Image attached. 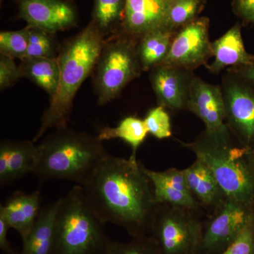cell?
I'll use <instances>...</instances> for the list:
<instances>
[{"label": "cell", "mask_w": 254, "mask_h": 254, "mask_svg": "<svg viewBox=\"0 0 254 254\" xmlns=\"http://www.w3.org/2000/svg\"><path fill=\"white\" fill-rule=\"evenodd\" d=\"M10 228L11 227L4 218L0 215V249L5 254H18L12 248L8 239V232Z\"/></svg>", "instance_id": "obj_33"}, {"label": "cell", "mask_w": 254, "mask_h": 254, "mask_svg": "<svg viewBox=\"0 0 254 254\" xmlns=\"http://www.w3.org/2000/svg\"><path fill=\"white\" fill-rule=\"evenodd\" d=\"M254 216V209L225 198L203 227L198 254H222Z\"/></svg>", "instance_id": "obj_9"}, {"label": "cell", "mask_w": 254, "mask_h": 254, "mask_svg": "<svg viewBox=\"0 0 254 254\" xmlns=\"http://www.w3.org/2000/svg\"><path fill=\"white\" fill-rule=\"evenodd\" d=\"M60 198L41 208L36 222L23 240L20 254H52Z\"/></svg>", "instance_id": "obj_20"}, {"label": "cell", "mask_w": 254, "mask_h": 254, "mask_svg": "<svg viewBox=\"0 0 254 254\" xmlns=\"http://www.w3.org/2000/svg\"><path fill=\"white\" fill-rule=\"evenodd\" d=\"M187 110L203 122L205 131L217 132L226 128V113L221 87L195 76L190 86Z\"/></svg>", "instance_id": "obj_13"}, {"label": "cell", "mask_w": 254, "mask_h": 254, "mask_svg": "<svg viewBox=\"0 0 254 254\" xmlns=\"http://www.w3.org/2000/svg\"><path fill=\"white\" fill-rule=\"evenodd\" d=\"M177 32L167 27L159 28L148 32L138 39L137 52L143 71H150L163 63Z\"/></svg>", "instance_id": "obj_21"}, {"label": "cell", "mask_w": 254, "mask_h": 254, "mask_svg": "<svg viewBox=\"0 0 254 254\" xmlns=\"http://www.w3.org/2000/svg\"><path fill=\"white\" fill-rule=\"evenodd\" d=\"M194 71L160 64L150 71L149 80L159 106L173 112L187 110Z\"/></svg>", "instance_id": "obj_11"}, {"label": "cell", "mask_w": 254, "mask_h": 254, "mask_svg": "<svg viewBox=\"0 0 254 254\" xmlns=\"http://www.w3.org/2000/svg\"><path fill=\"white\" fill-rule=\"evenodd\" d=\"M148 132L144 121L136 117H127L116 127H104L100 130L98 138L102 142L120 138L132 148L131 157H136V151L145 141Z\"/></svg>", "instance_id": "obj_23"}, {"label": "cell", "mask_w": 254, "mask_h": 254, "mask_svg": "<svg viewBox=\"0 0 254 254\" xmlns=\"http://www.w3.org/2000/svg\"><path fill=\"white\" fill-rule=\"evenodd\" d=\"M222 254H254V216Z\"/></svg>", "instance_id": "obj_30"}, {"label": "cell", "mask_w": 254, "mask_h": 254, "mask_svg": "<svg viewBox=\"0 0 254 254\" xmlns=\"http://www.w3.org/2000/svg\"><path fill=\"white\" fill-rule=\"evenodd\" d=\"M187 185L198 204L215 211L226 197L210 169L199 158L185 169Z\"/></svg>", "instance_id": "obj_19"}, {"label": "cell", "mask_w": 254, "mask_h": 254, "mask_svg": "<svg viewBox=\"0 0 254 254\" xmlns=\"http://www.w3.org/2000/svg\"><path fill=\"white\" fill-rule=\"evenodd\" d=\"M143 169L153 185L157 204L198 211L200 205L190 192L183 170L170 168L158 172L145 167Z\"/></svg>", "instance_id": "obj_15"}, {"label": "cell", "mask_w": 254, "mask_h": 254, "mask_svg": "<svg viewBox=\"0 0 254 254\" xmlns=\"http://www.w3.org/2000/svg\"><path fill=\"white\" fill-rule=\"evenodd\" d=\"M190 209L158 205L151 236L162 254H198L204 224Z\"/></svg>", "instance_id": "obj_7"}, {"label": "cell", "mask_w": 254, "mask_h": 254, "mask_svg": "<svg viewBox=\"0 0 254 254\" xmlns=\"http://www.w3.org/2000/svg\"><path fill=\"white\" fill-rule=\"evenodd\" d=\"M227 70L235 71L254 83V59L250 64L238 67L229 68Z\"/></svg>", "instance_id": "obj_34"}, {"label": "cell", "mask_w": 254, "mask_h": 254, "mask_svg": "<svg viewBox=\"0 0 254 254\" xmlns=\"http://www.w3.org/2000/svg\"><path fill=\"white\" fill-rule=\"evenodd\" d=\"M143 168L136 157L108 154L81 186L105 223L123 227L133 237L149 236L158 206Z\"/></svg>", "instance_id": "obj_1"}, {"label": "cell", "mask_w": 254, "mask_h": 254, "mask_svg": "<svg viewBox=\"0 0 254 254\" xmlns=\"http://www.w3.org/2000/svg\"><path fill=\"white\" fill-rule=\"evenodd\" d=\"M138 40L117 33L107 40L95 66L94 88L98 104H108L141 76Z\"/></svg>", "instance_id": "obj_6"}, {"label": "cell", "mask_w": 254, "mask_h": 254, "mask_svg": "<svg viewBox=\"0 0 254 254\" xmlns=\"http://www.w3.org/2000/svg\"><path fill=\"white\" fill-rule=\"evenodd\" d=\"M19 17L28 27L39 28L55 34L76 26L77 11L71 1L65 0H18Z\"/></svg>", "instance_id": "obj_12"}, {"label": "cell", "mask_w": 254, "mask_h": 254, "mask_svg": "<svg viewBox=\"0 0 254 254\" xmlns=\"http://www.w3.org/2000/svg\"><path fill=\"white\" fill-rule=\"evenodd\" d=\"M22 78L19 66L15 63L14 59L1 55L0 58V89L13 86L18 80Z\"/></svg>", "instance_id": "obj_31"}, {"label": "cell", "mask_w": 254, "mask_h": 254, "mask_svg": "<svg viewBox=\"0 0 254 254\" xmlns=\"http://www.w3.org/2000/svg\"><path fill=\"white\" fill-rule=\"evenodd\" d=\"M22 78H27L53 98L59 86L60 69L58 57L53 58H27L21 60Z\"/></svg>", "instance_id": "obj_22"}, {"label": "cell", "mask_w": 254, "mask_h": 254, "mask_svg": "<svg viewBox=\"0 0 254 254\" xmlns=\"http://www.w3.org/2000/svg\"><path fill=\"white\" fill-rule=\"evenodd\" d=\"M105 225L76 185L60 198L52 254H105L111 241Z\"/></svg>", "instance_id": "obj_5"}, {"label": "cell", "mask_w": 254, "mask_h": 254, "mask_svg": "<svg viewBox=\"0 0 254 254\" xmlns=\"http://www.w3.org/2000/svg\"><path fill=\"white\" fill-rule=\"evenodd\" d=\"M182 144L208 165L227 198L254 209V150L241 144L228 127L204 130Z\"/></svg>", "instance_id": "obj_3"}, {"label": "cell", "mask_w": 254, "mask_h": 254, "mask_svg": "<svg viewBox=\"0 0 254 254\" xmlns=\"http://www.w3.org/2000/svg\"><path fill=\"white\" fill-rule=\"evenodd\" d=\"M105 254H162L151 236L133 237L129 242H112Z\"/></svg>", "instance_id": "obj_28"}, {"label": "cell", "mask_w": 254, "mask_h": 254, "mask_svg": "<svg viewBox=\"0 0 254 254\" xmlns=\"http://www.w3.org/2000/svg\"><path fill=\"white\" fill-rule=\"evenodd\" d=\"M147 131L158 139H165L172 136V126L170 115L163 107L152 108L143 119Z\"/></svg>", "instance_id": "obj_29"}, {"label": "cell", "mask_w": 254, "mask_h": 254, "mask_svg": "<svg viewBox=\"0 0 254 254\" xmlns=\"http://www.w3.org/2000/svg\"><path fill=\"white\" fill-rule=\"evenodd\" d=\"M28 28L29 36L27 51L23 59L57 58L58 55L54 34L39 28Z\"/></svg>", "instance_id": "obj_26"}, {"label": "cell", "mask_w": 254, "mask_h": 254, "mask_svg": "<svg viewBox=\"0 0 254 254\" xmlns=\"http://www.w3.org/2000/svg\"><path fill=\"white\" fill-rule=\"evenodd\" d=\"M29 28L20 31H1L0 33L1 55L22 60L27 51Z\"/></svg>", "instance_id": "obj_27"}, {"label": "cell", "mask_w": 254, "mask_h": 254, "mask_svg": "<svg viewBox=\"0 0 254 254\" xmlns=\"http://www.w3.org/2000/svg\"><path fill=\"white\" fill-rule=\"evenodd\" d=\"M93 21L62 46L58 55L60 76L58 91L43 114L41 127L33 141L52 128L67 127L75 95L95 69L107 40Z\"/></svg>", "instance_id": "obj_2"}, {"label": "cell", "mask_w": 254, "mask_h": 254, "mask_svg": "<svg viewBox=\"0 0 254 254\" xmlns=\"http://www.w3.org/2000/svg\"><path fill=\"white\" fill-rule=\"evenodd\" d=\"M37 145L33 174L41 182L67 180L83 186L109 154L98 136L68 127L56 128Z\"/></svg>", "instance_id": "obj_4"}, {"label": "cell", "mask_w": 254, "mask_h": 254, "mask_svg": "<svg viewBox=\"0 0 254 254\" xmlns=\"http://www.w3.org/2000/svg\"><path fill=\"white\" fill-rule=\"evenodd\" d=\"M242 23H237L220 38L211 43L213 63L205 66L213 74H218L225 68L250 64L254 59L246 50L242 38Z\"/></svg>", "instance_id": "obj_17"}, {"label": "cell", "mask_w": 254, "mask_h": 254, "mask_svg": "<svg viewBox=\"0 0 254 254\" xmlns=\"http://www.w3.org/2000/svg\"><path fill=\"white\" fill-rule=\"evenodd\" d=\"M232 9L242 24L254 26V0H233Z\"/></svg>", "instance_id": "obj_32"}, {"label": "cell", "mask_w": 254, "mask_h": 254, "mask_svg": "<svg viewBox=\"0 0 254 254\" xmlns=\"http://www.w3.org/2000/svg\"><path fill=\"white\" fill-rule=\"evenodd\" d=\"M205 3V0H173L169 8L165 26L173 31H178L199 17Z\"/></svg>", "instance_id": "obj_25"}, {"label": "cell", "mask_w": 254, "mask_h": 254, "mask_svg": "<svg viewBox=\"0 0 254 254\" xmlns=\"http://www.w3.org/2000/svg\"><path fill=\"white\" fill-rule=\"evenodd\" d=\"M226 125L241 144L254 150V83L235 71L222 76Z\"/></svg>", "instance_id": "obj_8"}, {"label": "cell", "mask_w": 254, "mask_h": 254, "mask_svg": "<svg viewBox=\"0 0 254 254\" xmlns=\"http://www.w3.org/2000/svg\"><path fill=\"white\" fill-rule=\"evenodd\" d=\"M209 27V18L199 16L180 28L175 34L168 55L161 64L193 71L200 66H206L213 57Z\"/></svg>", "instance_id": "obj_10"}, {"label": "cell", "mask_w": 254, "mask_h": 254, "mask_svg": "<svg viewBox=\"0 0 254 254\" xmlns=\"http://www.w3.org/2000/svg\"><path fill=\"white\" fill-rule=\"evenodd\" d=\"M126 0H95L92 21L105 36L118 31L123 19Z\"/></svg>", "instance_id": "obj_24"}, {"label": "cell", "mask_w": 254, "mask_h": 254, "mask_svg": "<svg viewBox=\"0 0 254 254\" xmlns=\"http://www.w3.org/2000/svg\"><path fill=\"white\" fill-rule=\"evenodd\" d=\"M38 145L34 142L4 140L0 144V185H9L33 173L38 160Z\"/></svg>", "instance_id": "obj_16"}, {"label": "cell", "mask_w": 254, "mask_h": 254, "mask_svg": "<svg viewBox=\"0 0 254 254\" xmlns=\"http://www.w3.org/2000/svg\"><path fill=\"white\" fill-rule=\"evenodd\" d=\"M41 208L39 190L31 193L17 190L4 205H0V215L11 228L18 232L23 240L31 231Z\"/></svg>", "instance_id": "obj_18"}, {"label": "cell", "mask_w": 254, "mask_h": 254, "mask_svg": "<svg viewBox=\"0 0 254 254\" xmlns=\"http://www.w3.org/2000/svg\"><path fill=\"white\" fill-rule=\"evenodd\" d=\"M172 1L126 0L123 19L117 33L138 41L148 32L166 27L167 16Z\"/></svg>", "instance_id": "obj_14"}]
</instances>
